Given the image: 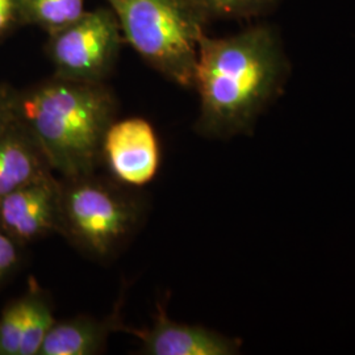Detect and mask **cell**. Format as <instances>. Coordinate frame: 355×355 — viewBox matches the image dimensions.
<instances>
[{
  "label": "cell",
  "instance_id": "1",
  "mask_svg": "<svg viewBox=\"0 0 355 355\" xmlns=\"http://www.w3.org/2000/svg\"><path fill=\"white\" fill-rule=\"evenodd\" d=\"M288 67L280 32L271 24H254L228 37L204 35L193 78L200 96L196 130L220 139L249 132L279 94Z\"/></svg>",
  "mask_w": 355,
  "mask_h": 355
},
{
  "label": "cell",
  "instance_id": "2",
  "mask_svg": "<svg viewBox=\"0 0 355 355\" xmlns=\"http://www.w3.org/2000/svg\"><path fill=\"white\" fill-rule=\"evenodd\" d=\"M117 101L104 82L53 76L16 92L15 119L36 141L53 173L62 178L96 171L104 136L116 119Z\"/></svg>",
  "mask_w": 355,
  "mask_h": 355
},
{
  "label": "cell",
  "instance_id": "3",
  "mask_svg": "<svg viewBox=\"0 0 355 355\" xmlns=\"http://www.w3.org/2000/svg\"><path fill=\"white\" fill-rule=\"evenodd\" d=\"M124 40L154 70L193 87L199 42L208 24L190 0H107Z\"/></svg>",
  "mask_w": 355,
  "mask_h": 355
},
{
  "label": "cell",
  "instance_id": "4",
  "mask_svg": "<svg viewBox=\"0 0 355 355\" xmlns=\"http://www.w3.org/2000/svg\"><path fill=\"white\" fill-rule=\"evenodd\" d=\"M60 183V234L89 257H111L140 224V203L96 173Z\"/></svg>",
  "mask_w": 355,
  "mask_h": 355
},
{
  "label": "cell",
  "instance_id": "5",
  "mask_svg": "<svg viewBox=\"0 0 355 355\" xmlns=\"http://www.w3.org/2000/svg\"><path fill=\"white\" fill-rule=\"evenodd\" d=\"M123 41L114 10L98 8L51 33L46 54L54 66V76L103 83L114 70Z\"/></svg>",
  "mask_w": 355,
  "mask_h": 355
},
{
  "label": "cell",
  "instance_id": "6",
  "mask_svg": "<svg viewBox=\"0 0 355 355\" xmlns=\"http://www.w3.org/2000/svg\"><path fill=\"white\" fill-rule=\"evenodd\" d=\"M60 179L26 184L0 199V230L20 245L60 233Z\"/></svg>",
  "mask_w": 355,
  "mask_h": 355
},
{
  "label": "cell",
  "instance_id": "7",
  "mask_svg": "<svg viewBox=\"0 0 355 355\" xmlns=\"http://www.w3.org/2000/svg\"><path fill=\"white\" fill-rule=\"evenodd\" d=\"M103 162L123 184H148L159 165V146L152 125L141 117L114 120L103 141Z\"/></svg>",
  "mask_w": 355,
  "mask_h": 355
},
{
  "label": "cell",
  "instance_id": "8",
  "mask_svg": "<svg viewBox=\"0 0 355 355\" xmlns=\"http://www.w3.org/2000/svg\"><path fill=\"white\" fill-rule=\"evenodd\" d=\"M120 330H127L140 338L144 354L229 355L237 352L236 343L216 331L173 321L162 305H158L150 328L132 329L121 325Z\"/></svg>",
  "mask_w": 355,
  "mask_h": 355
},
{
  "label": "cell",
  "instance_id": "9",
  "mask_svg": "<svg viewBox=\"0 0 355 355\" xmlns=\"http://www.w3.org/2000/svg\"><path fill=\"white\" fill-rule=\"evenodd\" d=\"M49 175L53 170L36 141L15 120L0 133V199Z\"/></svg>",
  "mask_w": 355,
  "mask_h": 355
},
{
  "label": "cell",
  "instance_id": "10",
  "mask_svg": "<svg viewBox=\"0 0 355 355\" xmlns=\"http://www.w3.org/2000/svg\"><path fill=\"white\" fill-rule=\"evenodd\" d=\"M117 318H70L55 321L46 334L38 355L101 354L112 330H120Z\"/></svg>",
  "mask_w": 355,
  "mask_h": 355
},
{
  "label": "cell",
  "instance_id": "11",
  "mask_svg": "<svg viewBox=\"0 0 355 355\" xmlns=\"http://www.w3.org/2000/svg\"><path fill=\"white\" fill-rule=\"evenodd\" d=\"M26 309L24 329L19 355H38L42 343L55 322L49 297L32 280L26 293Z\"/></svg>",
  "mask_w": 355,
  "mask_h": 355
},
{
  "label": "cell",
  "instance_id": "12",
  "mask_svg": "<svg viewBox=\"0 0 355 355\" xmlns=\"http://www.w3.org/2000/svg\"><path fill=\"white\" fill-rule=\"evenodd\" d=\"M85 12V0H24V23L48 35L70 26Z\"/></svg>",
  "mask_w": 355,
  "mask_h": 355
},
{
  "label": "cell",
  "instance_id": "13",
  "mask_svg": "<svg viewBox=\"0 0 355 355\" xmlns=\"http://www.w3.org/2000/svg\"><path fill=\"white\" fill-rule=\"evenodd\" d=\"M207 23L218 19L245 20L265 17L279 7L282 0H190Z\"/></svg>",
  "mask_w": 355,
  "mask_h": 355
},
{
  "label": "cell",
  "instance_id": "14",
  "mask_svg": "<svg viewBox=\"0 0 355 355\" xmlns=\"http://www.w3.org/2000/svg\"><path fill=\"white\" fill-rule=\"evenodd\" d=\"M26 295L11 302L0 316V355H19L26 318Z\"/></svg>",
  "mask_w": 355,
  "mask_h": 355
},
{
  "label": "cell",
  "instance_id": "15",
  "mask_svg": "<svg viewBox=\"0 0 355 355\" xmlns=\"http://www.w3.org/2000/svg\"><path fill=\"white\" fill-rule=\"evenodd\" d=\"M24 24V0H0V41Z\"/></svg>",
  "mask_w": 355,
  "mask_h": 355
},
{
  "label": "cell",
  "instance_id": "16",
  "mask_svg": "<svg viewBox=\"0 0 355 355\" xmlns=\"http://www.w3.org/2000/svg\"><path fill=\"white\" fill-rule=\"evenodd\" d=\"M21 246L8 234L0 230V283L10 277L19 266L21 258Z\"/></svg>",
  "mask_w": 355,
  "mask_h": 355
},
{
  "label": "cell",
  "instance_id": "17",
  "mask_svg": "<svg viewBox=\"0 0 355 355\" xmlns=\"http://www.w3.org/2000/svg\"><path fill=\"white\" fill-rule=\"evenodd\" d=\"M16 89L0 83V133L12 124L15 119Z\"/></svg>",
  "mask_w": 355,
  "mask_h": 355
}]
</instances>
